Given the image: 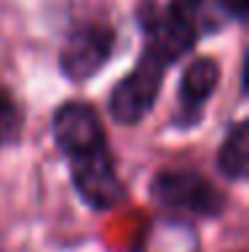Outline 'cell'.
Segmentation results:
<instances>
[{
  "mask_svg": "<svg viewBox=\"0 0 249 252\" xmlns=\"http://www.w3.org/2000/svg\"><path fill=\"white\" fill-rule=\"evenodd\" d=\"M169 67L171 62L164 54L145 46L134 70L129 75H123L112 89L110 116L121 126H137L139 121H145L158 102V92H161L164 75Z\"/></svg>",
  "mask_w": 249,
  "mask_h": 252,
  "instance_id": "obj_1",
  "label": "cell"
},
{
  "mask_svg": "<svg viewBox=\"0 0 249 252\" xmlns=\"http://www.w3.org/2000/svg\"><path fill=\"white\" fill-rule=\"evenodd\" d=\"M150 193L166 209L201 218H217L225 207V196L195 169H161L150 183Z\"/></svg>",
  "mask_w": 249,
  "mask_h": 252,
  "instance_id": "obj_2",
  "label": "cell"
},
{
  "mask_svg": "<svg viewBox=\"0 0 249 252\" xmlns=\"http://www.w3.org/2000/svg\"><path fill=\"white\" fill-rule=\"evenodd\" d=\"M70 177L78 196L97 212H108L126 196L108 145L70 158Z\"/></svg>",
  "mask_w": 249,
  "mask_h": 252,
  "instance_id": "obj_3",
  "label": "cell"
},
{
  "mask_svg": "<svg viewBox=\"0 0 249 252\" xmlns=\"http://www.w3.org/2000/svg\"><path fill=\"white\" fill-rule=\"evenodd\" d=\"M115 49V32L108 25H81L67 35L59 51V67L75 83L94 78Z\"/></svg>",
  "mask_w": 249,
  "mask_h": 252,
  "instance_id": "obj_4",
  "label": "cell"
},
{
  "mask_svg": "<svg viewBox=\"0 0 249 252\" xmlns=\"http://www.w3.org/2000/svg\"><path fill=\"white\" fill-rule=\"evenodd\" d=\"M51 131H54L56 148L67 158H75V156L91 153L97 148L108 145L99 113L88 102H64L54 113Z\"/></svg>",
  "mask_w": 249,
  "mask_h": 252,
  "instance_id": "obj_5",
  "label": "cell"
},
{
  "mask_svg": "<svg viewBox=\"0 0 249 252\" xmlns=\"http://www.w3.org/2000/svg\"><path fill=\"white\" fill-rule=\"evenodd\" d=\"M217 83H220V64L212 57H198L185 67V73L180 78V92H177L182 126L198 124L206 102L217 92Z\"/></svg>",
  "mask_w": 249,
  "mask_h": 252,
  "instance_id": "obj_6",
  "label": "cell"
},
{
  "mask_svg": "<svg viewBox=\"0 0 249 252\" xmlns=\"http://www.w3.org/2000/svg\"><path fill=\"white\" fill-rule=\"evenodd\" d=\"M249 164V124L239 121L228 129L220 151H217V169L228 180H244Z\"/></svg>",
  "mask_w": 249,
  "mask_h": 252,
  "instance_id": "obj_7",
  "label": "cell"
},
{
  "mask_svg": "<svg viewBox=\"0 0 249 252\" xmlns=\"http://www.w3.org/2000/svg\"><path fill=\"white\" fill-rule=\"evenodd\" d=\"M22 131V110L8 92L0 86V148L19 140Z\"/></svg>",
  "mask_w": 249,
  "mask_h": 252,
  "instance_id": "obj_8",
  "label": "cell"
},
{
  "mask_svg": "<svg viewBox=\"0 0 249 252\" xmlns=\"http://www.w3.org/2000/svg\"><path fill=\"white\" fill-rule=\"evenodd\" d=\"M217 5L228 19H236V22H244L249 14V0H217Z\"/></svg>",
  "mask_w": 249,
  "mask_h": 252,
  "instance_id": "obj_9",
  "label": "cell"
}]
</instances>
